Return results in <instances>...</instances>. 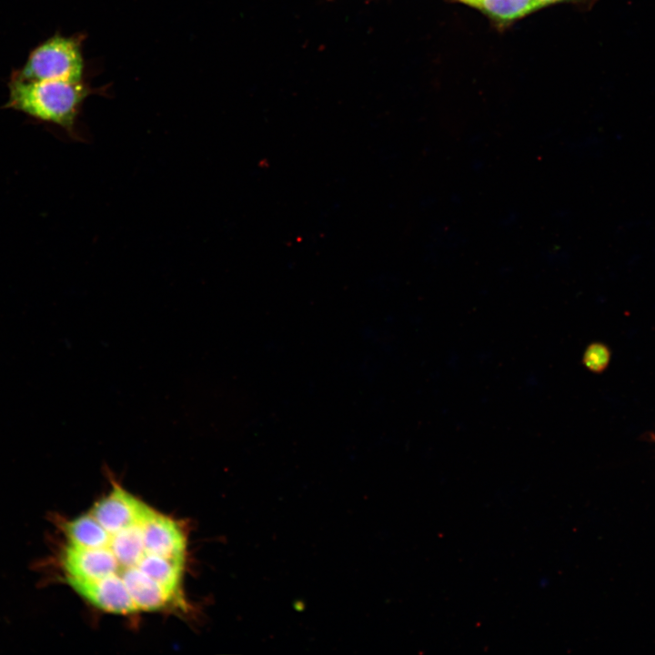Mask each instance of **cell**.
Listing matches in <instances>:
<instances>
[{
	"label": "cell",
	"mask_w": 655,
	"mask_h": 655,
	"mask_svg": "<svg viewBox=\"0 0 655 655\" xmlns=\"http://www.w3.org/2000/svg\"><path fill=\"white\" fill-rule=\"evenodd\" d=\"M64 533L66 579L96 609L130 615L182 603L186 533L118 484L65 522Z\"/></svg>",
	"instance_id": "6da1fadb"
},
{
	"label": "cell",
	"mask_w": 655,
	"mask_h": 655,
	"mask_svg": "<svg viewBox=\"0 0 655 655\" xmlns=\"http://www.w3.org/2000/svg\"><path fill=\"white\" fill-rule=\"evenodd\" d=\"M5 107L25 114L38 123L53 125L72 139L80 140L78 117L85 100L104 88H93L85 80H25L11 76Z\"/></svg>",
	"instance_id": "7a4b0ae2"
},
{
	"label": "cell",
	"mask_w": 655,
	"mask_h": 655,
	"mask_svg": "<svg viewBox=\"0 0 655 655\" xmlns=\"http://www.w3.org/2000/svg\"><path fill=\"white\" fill-rule=\"evenodd\" d=\"M85 37L82 34L66 36L56 32L33 48L24 66L11 76L25 80L83 81Z\"/></svg>",
	"instance_id": "3957f363"
},
{
	"label": "cell",
	"mask_w": 655,
	"mask_h": 655,
	"mask_svg": "<svg viewBox=\"0 0 655 655\" xmlns=\"http://www.w3.org/2000/svg\"><path fill=\"white\" fill-rule=\"evenodd\" d=\"M501 21L522 17L544 6L539 0H459Z\"/></svg>",
	"instance_id": "277c9868"
},
{
	"label": "cell",
	"mask_w": 655,
	"mask_h": 655,
	"mask_svg": "<svg viewBox=\"0 0 655 655\" xmlns=\"http://www.w3.org/2000/svg\"><path fill=\"white\" fill-rule=\"evenodd\" d=\"M610 358L609 348L601 343H592L586 348L582 362L592 372H601Z\"/></svg>",
	"instance_id": "5b68a950"
},
{
	"label": "cell",
	"mask_w": 655,
	"mask_h": 655,
	"mask_svg": "<svg viewBox=\"0 0 655 655\" xmlns=\"http://www.w3.org/2000/svg\"><path fill=\"white\" fill-rule=\"evenodd\" d=\"M539 1L542 3L543 5H549V4H551V3H555V2H559V1H563V0H539Z\"/></svg>",
	"instance_id": "8992f818"
}]
</instances>
